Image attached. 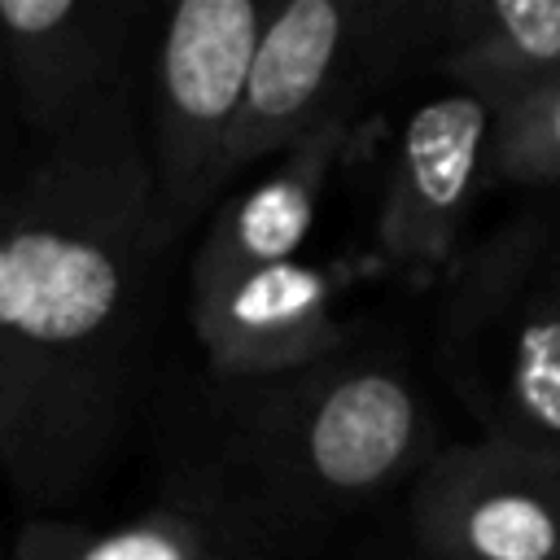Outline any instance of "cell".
I'll return each instance as SVG.
<instances>
[{"label":"cell","instance_id":"cell-1","mask_svg":"<svg viewBox=\"0 0 560 560\" xmlns=\"http://www.w3.org/2000/svg\"><path fill=\"white\" fill-rule=\"evenodd\" d=\"M153 254L149 149L122 88L0 192V472L22 503H66L109 459Z\"/></svg>","mask_w":560,"mask_h":560},{"label":"cell","instance_id":"cell-2","mask_svg":"<svg viewBox=\"0 0 560 560\" xmlns=\"http://www.w3.org/2000/svg\"><path fill=\"white\" fill-rule=\"evenodd\" d=\"M223 494L262 529L385 490L420 446V402L381 363L324 359L276 381H219Z\"/></svg>","mask_w":560,"mask_h":560},{"label":"cell","instance_id":"cell-3","mask_svg":"<svg viewBox=\"0 0 560 560\" xmlns=\"http://www.w3.org/2000/svg\"><path fill=\"white\" fill-rule=\"evenodd\" d=\"M271 9L267 0H179L166 9L144 140L158 254L175 245L232 179V140Z\"/></svg>","mask_w":560,"mask_h":560},{"label":"cell","instance_id":"cell-4","mask_svg":"<svg viewBox=\"0 0 560 560\" xmlns=\"http://www.w3.org/2000/svg\"><path fill=\"white\" fill-rule=\"evenodd\" d=\"M131 0H0V74L39 149L88 127L127 79Z\"/></svg>","mask_w":560,"mask_h":560},{"label":"cell","instance_id":"cell-5","mask_svg":"<svg viewBox=\"0 0 560 560\" xmlns=\"http://www.w3.org/2000/svg\"><path fill=\"white\" fill-rule=\"evenodd\" d=\"M363 18L368 9L346 0H284L271 9L245 83L232 175L346 118V83L363 44Z\"/></svg>","mask_w":560,"mask_h":560},{"label":"cell","instance_id":"cell-6","mask_svg":"<svg viewBox=\"0 0 560 560\" xmlns=\"http://www.w3.org/2000/svg\"><path fill=\"white\" fill-rule=\"evenodd\" d=\"M188 280V324L214 381H276L346 341L328 276L302 258Z\"/></svg>","mask_w":560,"mask_h":560},{"label":"cell","instance_id":"cell-7","mask_svg":"<svg viewBox=\"0 0 560 560\" xmlns=\"http://www.w3.org/2000/svg\"><path fill=\"white\" fill-rule=\"evenodd\" d=\"M494 114V101L472 88L429 96L411 109L376 223L381 249L398 267L429 271L451 254L455 228L490 158Z\"/></svg>","mask_w":560,"mask_h":560},{"label":"cell","instance_id":"cell-8","mask_svg":"<svg viewBox=\"0 0 560 560\" xmlns=\"http://www.w3.org/2000/svg\"><path fill=\"white\" fill-rule=\"evenodd\" d=\"M416 534L433 560H560V494L516 446L455 451L420 481Z\"/></svg>","mask_w":560,"mask_h":560},{"label":"cell","instance_id":"cell-9","mask_svg":"<svg viewBox=\"0 0 560 560\" xmlns=\"http://www.w3.org/2000/svg\"><path fill=\"white\" fill-rule=\"evenodd\" d=\"M262 529L214 477L188 472L179 490L118 525L31 516L9 560H249Z\"/></svg>","mask_w":560,"mask_h":560},{"label":"cell","instance_id":"cell-10","mask_svg":"<svg viewBox=\"0 0 560 560\" xmlns=\"http://www.w3.org/2000/svg\"><path fill=\"white\" fill-rule=\"evenodd\" d=\"M350 140V114L328 122L306 144L276 158L254 184L223 201L192 254V276H228L271 262H293L315 228L324 184Z\"/></svg>","mask_w":560,"mask_h":560},{"label":"cell","instance_id":"cell-11","mask_svg":"<svg viewBox=\"0 0 560 560\" xmlns=\"http://www.w3.org/2000/svg\"><path fill=\"white\" fill-rule=\"evenodd\" d=\"M451 22L446 66L494 109L560 74V0L459 4Z\"/></svg>","mask_w":560,"mask_h":560},{"label":"cell","instance_id":"cell-12","mask_svg":"<svg viewBox=\"0 0 560 560\" xmlns=\"http://www.w3.org/2000/svg\"><path fill=\"white\" fill-rule=\"evenodd\" d=\"M503 407H508V446L525 438L560 442V315L542 311L516 328L503 363Z\"/></svg>","mask_w":560,"mask_h":560},{"label":"cell","instance_id":"cell-13","mask_svg":"<svg viewBox=\"0 0 560 560\" xmlns=\"http://www.w3.org/2000/svg\"><path fill=\"white\" fill-rule=\"evenodd\" d=\"M486 175L516 184L560 179V74L494 114Z\"/></svg>","mask_w":560,"mask_h":560},{"label":"cell","instance_id":"cell-14","mask_svg":"<svg viewBox=\"0 0 560 560\" xmlns=\"http://www.w3.org/2000/svg\"><path fill=\"white\" fill-rule=\"evenodd\" d=\"M0 83H4V74H0Z\"/></svg>","mask_w":560,"mask_h":560}]
</instances>
